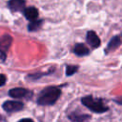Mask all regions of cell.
Here are the masks:
<instances>
[{"label": "cell", "instance_id": "1", "mask_svg": "<svg viewBox=\"0 0 122 122\" xmlns=\"http://www.w3.org/2000/svg\"><path fill=\"white\" fill-rule=\"evenodd\" d=\"M61 90L57 87H47L44 89L37 98V103L43 106L53 105L60 97Z\"/></svg>", "mask_w": 122, "mask_h": 122}, {"label": "cell", "instance_id": "2", "mask_svg": "<svg viewBox=\"0 0 122 122\" xmlns=\"http://www.w3.org/2000/svg\"><path fill=\"white\" fill-rule=\"evenodd\" d=\"M82 104L90 109L92 112H96V113H102L105 112L109 110V108L105 105L102 99L100 98H94L92 95H87L81 99Z\"/></svg>", "mask_w": 122, "mask_h": 122}, {"label": "cell", "instance_id": "3", "mask_svg": "<svg viewBox=\"0 0 122 122\" xmlns=\"http://www.w3.org/2000/svg\"><path fill=\"white\" fill-rule=\"evenodd\" d=\"M9 95L13 98H30L32 92L24 88H14L9 91Z\"/></svg>", "mask_w": 122, "mask_h": 122}, {"label": "cell", "instance_id": "4", "mask_svg": "<svg viewBox=\"0 0 122 122\" xmlns=\"http://www.w3.org/2000/svg\"><path fill=\"white\" fill-rule=\"evenodd\" d=\"M24 108V104L20 101L15 100H8L3 104V109L7 112H15L21 111Z\"/></svg>", "mask_w": 122, "mask_h": 122}, {"label": "cell", "instance_id": "5", "mask_svg": "<svg viewBox=\"0 0 122 122\" xmlns=\"http://www.w3.org/2000/svg\"><path fill=\"white\" fill-rule=\"evenodd\" d=\"M86 40L92 48L95 49V48H98L100 46V39H99L98 35L95 33V31H93V30H90L87 32Z\"/></svg>", "mask_w": 122, "mask_h": 122}, {"label": "cell", "instance_id": "6", "mask_svg": "<svg viewBox=\"0 0 122 122\" xmlns=\"http://www.w3.org/2000/svg\"><path fill=\"white\" fill-rule=\"evenodd\" d=\"M70 120H71L72 122H88L91 118V116L89 114H85V113H79L77 112H72L71 114L69 115Z\"/></svg>", "mask_w": 122, "mask_h": 122}, {"label": "cell", "instance_id": "7", "mask_svg": "<svg viewBox=\"0 0 122 122\" xmlns=\"http://www.w3.org/2000/svg\"><path fill=\"white\" fill-rule=\"evenodd\" d=\"M9 8L12 11H20L25 10V0H10Z\"/></svg>", "mask_w": 122, "mask_h": 122}, {"label": "cell", "instance_id": "8", "mask_svg": "<svg viewBox=\"0 0 122 122\" xmlns=\"http://www.w3.org/2000/svg\"><path fill=\"white\" fill-rule=\"evenodd\" d=\"M38 14H39L38 13V10L36 8L30 7V8H27V9L24 10V15L30 21L36 20L38 18Z\"/></svg>", "mask_w": 122, "mask_h": 122}, {"label": "cell", "instance_id": "9", "mask_svg": "<svg viewBox=\"0 0 122 122\" xmlns=\"http://www.w3.org/2000/svg\"><path fill=\"white\" fill-rule=\"evenodd\" d=\"M11 43H12V38L10 35L4 34L3 36L0 37V49H2L3 51H7L10 49Z\"/></svg>", "mask_w": 122, "mask_h": 122}, {"label": "cell", "instance_id": "10", "mask_svg": "<svg viewBox=\"0 0 122 122\" xmlns=\"http://www.w3.org/2000/svg\"><path fill=\"white\" fill-rule=\"evenodd\" d=\"M120 45H121V39H120V37H119V36H113V37L110 40V42H109V44H108V46H107V48H106V52L113 51L116 50Z\"/></svg>", "mask_w": 122, "mask_h": 122}, {"label": "cell", "instance_id": "11", "mask_svg": "<svg viewBox=\"0 0 122 122\" xmlns=\"http://www.w3.org/2000/svg\"><path fill=\"white\" fill-rule=\"evenodd\" d=\"M73 52L78 55V56H84V55H87L89 54L90 51L88 49V47L83 44V43H79V44H76L73 48Z\"/></svg>", "mask_w": 122, "mask_h": 122}, {"label": "cell", "instance_id": "12", "mask_svg": "<svg viewBox=\"0 0 122 122\" xmlns=\"http://www.w3.org/2000/svg\"><path fill=\"white\" fill-rule=\"evenodd\" d=\"M43 24V20H39V19H36V20H33V21H30V24L28 25V30L30 31H33V30H37L40 29V27L42 26Z\"/></svg>", "mask_w": 122, "mask_h": 122}, {"label": "cell", "instance_id": "13", "mask_svg": "<svg viewBox=\"0 0 122 122\" xmlns=\"http://www.w3.org/2000/svg\"><path fill=\"white\" fill-rule=\"evenodd\" d=\"M78 70V66H75V65H68L66 67V74L68 76L70 75H72L74 74Z\"/></svg>", "mask_w": 122, "mask_h": 122}, {"label": "cell", "instance_id": "14", "mask_svg": "<svg viewBox=\"0 0 122 122\" xmlns=\"http://www.w3.org/2000/svg\"><path fill=\"white\" fill-rule=\"evenodd\" d=\"M7 51H3L2 49H0V60L1 61H4V60H6V56H7V53H6Z\"/></svg>", "mask_w": 122, "mask_h": 122}, {"label": "cell", "instance_id": "15", "mask_svg": "<svg viewBox=\"0 0 122 122\" xmlns=\"http://www.w3.org/2000/svg\"><path fill=\"white\" fill-rule=\"evenodd\" d=\"M6 83V76L4 74H0V87Z\"/></svg>", "mask_w": 122, "mask_h": 122}, {"label": "cell", "instance_id": "16", "mask_svg": "<svg viewBox=\"0 0 122 122\" xmlns=\"http://www.w3.org/2000/svg\"><path fill=\"white\" fill-rule=\"evenodd\" d=\"M114 102H116L119 105H122V95L119 96V97H117V98H114Z\"/></svg>", "mask_w": 122, "mask_h": 122}, {"label": "cell", "instance_id": "17", "mask_svg": "<svg viewBox=\"0 0 122 122\" xmlns=\"http://www.w3.org/2000/svg\"><path fill=\"white\" fill-rule=\"evenodd\" d=\"M19 122H33V120L30 118H24V119H21Z\"/></svg>", "mask_w": 122, "mask_h": 122}]
</instances>
